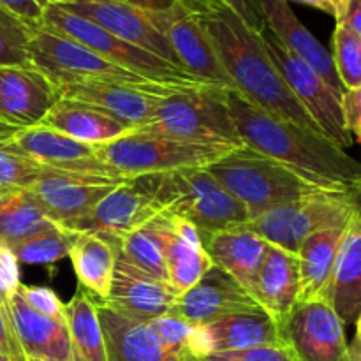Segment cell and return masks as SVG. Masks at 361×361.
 Here are the masks:
<instances>
[{
  "label": "cell",
  "instance_id": "obj_1",
  "mask_svg": "<svg viewBox=\"0 0 361 361\" xmlns=\"http://www.w3.org/2000/svg\"><path fill=\"white\" fill-rule=\"evenodd\" d=\"M228 106L242 145L317 189L361 190L360 162L324 134L268 115L235 90H229Z\"/></svg>",
  "mask_w": 361,
  "mask_h": 361
},
{
  "label": "cell",
  "instance_id": "obj_2",
  "mask_svg": "<svg viewBox=\"0 0 361 361\" xmlns=\"http://www.w3.org/2000/svg\"><path fill=\"white\" fill-rule=\"evenodd\" d=\"M228 94V88L221 87L178 88L159 102L150 123L134 130L180 143L238 148L242 140L229 111Z\"/></svg>",
  "mask_w": 361,
  "mask_h": 361
},
{
  "label": "cell",
  "instance_id": "obj_3",
  "mask_svg": "<svg viewBox=\"0 0 361 361\" xmlns=\"http://www.w3.org/2000/svg\"><path fill=\"white\" fill-rule=\"evenodd\" d=\"M154 176V196L162 215L189 222L203 240L214 233L242 228L250 221L245 207L235 200L207 168L180 169Z\"/></svg>",
  "mask_w": 361,
  "mask_h": 361
},
{
  "label": "cell",
  "instance_id": "obj_4",
  "mask_svg": "<svg viewBox=\"0 0 361 361\" xmlns=\"http://www.w3.org/2000/svg\"><path fill=\"white\" fill-rule=\"evenodd\" d=\"M108 361H196L197 330L175 314L133 319L97 302Z\"/></svg>",
  "mask_w": 361,
  "mask_h": 361
},
{
  "label": "cell",
  "instance_id": "obj_5",
  "mask_svg": "<svg viewBox=\"0 0 361 361\" xmlns=\"http://www.w3.org/2000/svg\"><path fill=\"white\" fill-rule=\"evenodd\" d=\"M207 171L245 207L250 221L271 208L291 203L317 189L274 159L245 145L208 164Z\"/></svg>",
  "mask_w": 361,
  "mask_h": 361
},
{
  "label": "cell",
  "instance_id": "obj_6",
  "mask_svg": "<svg viewBox=\"0 0 361 361\" xmlns=\"http://www.w3.org/2000/svg\"><path fill=\"white\" fill-rule=\"evenodd\" d=\"M361 190L316 189L300 200L281 204L245 224L271 245L296 254L303 240L321 229L335 228L360 214Z\"/></svg>",
  "mask_w": 361,
  "mask_h": 361
},
{
  "label": "cell",
  "instance_id": "obj_7",
  "mask_svg": "<svg viewBox=\"0 0 361 361\" xmlns=\"http://www.w3.org/2000/svg\"><path fill=\"white\" fill-rule=\"evenodd\" d=\"M41 28L73 39V41L87 46L88 49L97 53L99 56H102L108 62L115 63V66L122 67L126 71H130V73L137 74V76L145 78L148 81L180 88L212 87V85L201 83L196 78L183 73L182 69L171 66L166 60L116 37L111 32L95 25L94 21L69 13V11L62 9L59 6H51V4L46 6Z\"/></svg>",
  "mask_w": 361,
  "mask_h": 361
},
{
  "label": "cell",
  "instance_id": "obj_8",
  "mask_svg": "<svg viewBox=\"0 0 361 361\" xmlns=\"http://www.w3.org/2000/svg\"><path fill=\"white\" fill-rule=\"evenodd\" d=\"M97 157L118 178L164 175L180 169L207 168L235 148L180 143L157 134L130 130L108 143L94 145Z\"/></svg>",
  "mask_w": 361,
  "mask_h": 361
},
{
  "label": "cell",
  "instance_id": "obj_9",
  "mask_svg": "<svg viewBox=\"0 0 361 361\" xmlns=\"http://www.w3.org/2000/svg\"><path fill=\"white\" fill-rule=\"evenodd\" d=\"M30 66L41 71L56 88L83 83H129L137 87H169L148 81L108 62L87 46L46 28L32 32L28 42Z\"/></svg>",
  "mask_w": 361,
  "mask_h": 361
},
{
  "label": "cell",
  "instance_id": "obj_10",
  "mask_svg": "<svg viewBox=\"0 0 361 361\" xmlns=\"http://www.w3.org/2000/svg\"><path fill=\"white\" fill-rule=\"evenodd\" d=\"M136 7L168 41L178 66L197 81L235 90L200 21L178 0H122Z\"/></svg>",
  "mask_w": 361,
  "mask_h": 361
},
{
  "label": "cell",
  "instance_id": "obj_11",
  "mask_svg": "<svg viewBox=\"0 0 361 361\" xmlns=\"http://www.w3.org/2000/svg\"><path fill=\"white\" fill-rule=\"evenodd\" d=\"M261 39H263V44L271 62L281 73L282 80L286 81L296 101L316 122L321 133L344 150L353 147L355 141H353L351 134L345 130L344 120H342L341 97L335 94L334 88L309 63L286 49L270 30L264 28L261 32Z\"/></svg>",
  "mask_w": 361,
  "mask_h": 361
},
{
  "label": "cell",
  "instance_id": "obj_12",
  "mask_svg": "<svg viewBox=\"0 0 361 361\" xmlns=\"http://www.w3.org/2000/svg\"><path fill=\"white\" fill-rule=\"evenodd\" d=\"M159 215H162V210L154 196V176H137L123 180L88 214L63 229L122 238L147 226Z\"/></svg>",
  "mask_w": 361,
  "mask_h": 361
},
{
  "label": "cell",
  "instance_id": "obj_13",
  "mask_svg": "<svg viewBox=\"0 0 361 361\" xmlns=\"http://www.w3.org/2000/svg\"><path fill=\"white\" fill-rule=\"evenodd\" d=\"M281 335L298 361H351L345 326L321 298L296 303Z\"/></svg>",
  "mask_w": 361,
  "mask_h": 361
},
{
  "label": "cell",
  "instance_id": "obj_14",
  "mask_svg": "<svg viewBox=\"0 0 361 361\" xmlns=\"http://www.w3.org/2000/svg\"><path fill=\"white\" fill-rule=\"evenodd\" d=\"M123 180L126 178H99L44 169L28 187V192L49 222L67 228L88 214Z\"/></svg>",
  "mask_w": 361,
  "mask_h": 361
},
{
  "label": "cell",
  "instance_id": "obj_15",
  "mask_svg": "<svg viewBox=\"0 0 361 361\" xmlns=\"http://www.w3.org/2000/svg\"><path fill=\"white\" fill-rule=\"evenodd\" d=\"M7 143L18 154L25 155L44 169L122 180L97 157L94 145L81 143L49 127L35 126L30 129L11 130Z\"/></svg>",
  "mask_w": 361,
  "mask_h": 361
},
{
  "label": "cell",
  "instance_id": "obj_16",
  "mask_svg": "<svg viewBox=\"0 0 361 361\" xmlns=\"http://www.w3.org/2000/svg\"><path fill=\"white\" fill-rule=\"evenodd\" d=\"M264 312L238 281L212 264L207 274L178 296L171 314L192 328H204L235 314Z\"/></svg>",
  "mask_w": 361,
  "mask_h": 361
},
{
  "label": "cell",
  "instance_id": "obj_17",
  "mask_svg": "<svg viewBox=\"0 0 361 361\" xmlns=\"http://www.w3.org/2000/svg\"><path fill=\"white\" fill-rule=\"evenodd\" d=\"M180 87H137L129 83H83L59 88L60 99L83 102L129 130L152 122L159 102Z\"/></svg>",
  "mask_w": 361,
  "mask_h": 361
},
{
  "label": "cell",
  "instance_id": "obj_18",
  "mask_svg": "<svg viewBox=\"0 0 361 361\" xmlns=\"http://www.w3.org/2000/svg\"><path fill=\"white\" fill-rule=\"evenodd\" d=\"M59 99V88L35 67L0 66V127L21 130L41 126Z\"/></svg>",
  "mask_w": 361,
  "mask_h": 361
},
{
  "label": "cell",
  "instance_id": "obj_19",
  "mask_svg": "<svg viewBox=\"0 0 361 361\" xmlns=\"http://www.w3.org/2000/svg\"><path fill=\"white\" fill-rule=\"evenodd\" d=\"M178 296L180 293L169 282L161 281L116 256L111 288L102 303L123 316L148 321L171 314Z\"/></svg>",
  "mask_w": 361,
  "mask_h": 361
},
{
  "label": "cell",
  "instance_id": "obj_20",
  "mask_svg": "<svg viewBox=\"0 0 361 361\" xmlns=\"http://www.w3.org/2000/svg\"><path fill=\"white\" fill-rule=\"evenodd\" d=\"M150 228L164 256L168 282L182 295L212 267L203 236L192 224L171 215H159L150 222Z\"/></svg>",
  "mask_w": 361,
  "mask_h": 361
},
{
  "label": "cell",
  "instance_id": "obj_21",
  "mask_svg": "<svg viewBox=\"0 0 361 361\" xmlns=\"http://www.w3.org/2000/svg\"><path fill=\"white\" fill-rule=\"evenodd\" d=\"M69 13L78 14L81 18L94 21L95 25L104 30L111 32L116 37L123 39L129 44L137 46L159 59L166 60L171 66H178L171 46L164 37L148 23L147 18L129 4L122 0H109V2H88V4H73V6H59ZM185 73V71H183Z\"/></svg>",
  "mask_w": 361,
  "mask_h": 361
},
{
  "label": "cell",
  "instance_id": "obj_22",
  "mask_svg": "<svg viewBox=\"0 0 361 361\" xmlns=\"http://www.w3.org/2000/svg\"><path fill=\"white\" fill-rule=\"evenodd\" d=\"M254 4L263 16L267 30H270L286 49L309 63L334 88L335 94L342 97L344 88L338 83L330 51L298 20L293 13L291 4L286 0H254Z\"/></svg>",
  "mask_w": 361,
  "mask_h": 361
},
{
  "label": "cell",
  "instance_id": "obj_23",
  "mask_svg": "<svg viewBox=\"0 0 361 361\" xmlns=\"http://www.w3.org/2000/svg\"><path fill=\"white\" fill-rule=\"evenodd\" d=\"M250 295L281 328L300 298L296 254L270 243L263 264L250 286Z\"/></svg>",
  "mask_w": 361,
  "mask_h": 361
},
{
  "label": "cell",
  "instance_id": "obj_24",
  "mask_svg": "<svg viewBox=\"0 0 361 361\" xmlns=\"http://www.w3.org/2000/svg\"><path fill=\"white\" fill-rule=\"evenodd\" d=\"M324 302L344 326H355L361 316V214L353 215L342 236L337 261Z\"/></svg>",
  "mask_w": 361,
  "mask_h": 361
},
{
  "label": "cell",
  "instance_id": "obj_25",
  "mask_svg": "<svg viewBox=\"0 0 361 361\" xmlns=\"http://www.w3.org/2000/svg\"><path fill=\"white\" fill-rule=\"evenodd\" d=\"M7 310L13 330L16 334L27 360L39 361H73L69 331L66 321L46 317L28 307L14 291L7 300Z\"/></svg>",
  "mask_w": 361,
  "mask_h": 361
},
{
  "label": "cell",
  "instance_id": "obj_26",
  "mask_svg": "<svg viewBox=\"0 0 361 361\" xmlns=\"http://www.w3.org/2000/svg\"><path fill=\"white\" fill-rule=\"evenodd\" d=\"M197 330L200 358L210 353L238 351L257 345L284 344L281 328L267 312H247L224 317Z\"/></svg>",
  "mask_w": 361,
  "mask_h": 361
},
{
  "label": "cell",
  "instance_id": "obj_27",
  "mask_svg": "<svg viewBox=\"0 0 361 361\" xmlns=\"http://www.w3.org/2000/svg\"><path fill=\"white\" fill-rule=\"evenodd\" d=\"M203 243L212 264L231 275L250 293V286L263 264L270 243L245 226L214 233L207 236Z\"/></svg>",
  "mask_w": 361,
  "mask_h": 361
},
{
  "label": "cell",
  "instance_id": "obj_28",
  "mask_svg": "<svg viewBox=\"0 0 361 361\" xmlns=\"http://www.w3.org/2000/svg\"><path fill=\"white\" fill-rule=\"evenodd\" d=\"M120 238L101 233H78L69 257L81 288L104 302L111 288Z\"/></svg>",
  "mask_w": 361,
  "mask_h": 361
},
{
  "label": "cell",
  "instance_id": "obj_29",
  "mask_svg": "<svg viewBox=\"0 0 361 361\" xmlns=\"http://www.w3.org/2000/svg\"><path fill=\"white\" fill-rule=\"evenodd\" d=\"M349 222L312 233L296 250L300 271L298 302L323 300Z\"/></svg>",
  "mask_w": 361,
  "mask_h": 361
},
{
  "label": "cell",
  "instance_id": "obj_30",
  "mask_svg": "<svg viewBox=\"0 0 361 361\" xmlns=\"http://www.w3.org/2000/svg\"><path fill=\"white\" fill-rule=\"evenodd\" d=\"M41 126L62 133L73 140L88 145H101L130 133L126 126L111 116L83 104V102L59 99L48 111Z\"/></svg>",
  "mask_w": 361,
  "mask_h": 361
},
{
  "label": "cell",
  "instance_id": "obj_31",
  "mask_svg": "<svg viewBox=\"0 0 361 361\" xmlns=\"http://www.w3.org/2000/svg\"><path fill=\"white\" fill-rule=\"evenodd\" d=\"M66 307L73 361H108L104 334L97 314V302L83 288H78Z\"/></svg>",
  "mask_w": 361,
  "mask_h": 361
},
{
  "label": "cell",
  "instance_id": "obj_32",
  "mask_svg": "<svg viewBox=\"0 0 361 361\" xmlns=\"http://www.w3.org/2000/svg\"><path fill=\"white\" fill-rule=\"evenodd\" d=\"M48 224L28 189H0V247L11 250Z\"/></svg>",
  "mask_w": 361,
  "mask_h": 361
},
{
  "label": "cell",
  "instance_id": "obj_33",
  "mask_svg": "<svg viewBox=\"0 0 361 361\" xmlns=\"http://www.w3.org/2000/svg\"><path fill=\"white\" fill-rule=\"evenodd\" d=\"M78 233L49 222L11 249L20 264H51L69 256Z\"/></svg>",
  "mask_w": 361,
  "mask_h": 361
},
{
  "label": "cell",
  "instance_id": "obj_34",
  "mask_svg": "<svg viewBox=\"0 0 361 361\" xmlns=\"http://www.w3.org/2000/svg\"><path fill=\"white\" fill-rule=\"evenodd\" d=\"M118 256L140 270L168 282L164 256H162L157 236H155L154 229L150 228V222L120 238Z\"/></svg>",
  "mask_w": 361,
  "mask_h": 361
},
{
  "label": "cell",
  "instance_id": "obj_35",
  "mask_svg": "<svg viewBox=\"0 0 361 361\" xmlns=\"http://www.w3.org/2000/svg\"><path fill=\"white\" fill-rule=\"evenodd\" d=\"M331 46L330 55L338 83L344 90L361 88V35L344 25H335Z\"/></svg>",
  "mask_w": 361,
  "mask_h": 361
},
{
  "label": "cell",
  "instance_id": "obj_36",
  "mask_svg": "<svg viewBox=\"0 0 361 361\" xmlns=\"http://www.w3.org/2000/svg\"><path fill=\"white\" fill-rule=\"evenodd\" d=\"M34 28L0 7V66H30L28 42Z\"/></svg>",
  "mask_w": 361,
  "mask_h": 361
},
{
  "label": "cell",
  "instance_id": "obj_37",
  "mask_svg": "<svg viewBox=\"0 0 361 361\" xmlns=\"http://www.w3.org/2000/svg\"><path fill=\"white\" fill-rule=\"evenodd\" d=\"M11 129L0 127V189L2 187H16V189H28L35 180L41 176L44 168L35 164L25 155L18 154L9 143Z\"/></svg>",
  "mask_w": 361,
  "mask_h": 361
},
{
  "label": "cell",
  "instance_id": "obj_38",
  "mask_svg": "<svg viewBox=\"0 0 361 361\" xmlns=\"http://www.w3.org/2000/svg\"><path fill=\"white\" fill-rule=\"evenodd\" d=\"M196 361H298L286 344L257 345V348L238 349V351L210 353Z\"/></svg>",
  "mask_w": 361,
  "mask_h": 361
},
{
  "label": "cell",
  "instance_id": "obj_39",
  "mask_svg": "<svg viewBox=\"0 0 361 361\" xmlns=\"http://www.w3.org/2000/svg\"><path fill=\"white\" fill-rule=\"evenodd\" d=\"M18 295L25 300L28 307L37 310L39 314L46 317H51L56 321H66V307L60 302L59 296L49 288L42 286H25L20 284L16 289Z\"/></svg>",
  "mask_w": 361,
  "mask_h": 361
},
{
  "label": "cell",
  "instance_id": "obj_40",
  "mask_svg": "<svg viewBox=\"0 0 361 361\" xmlns=\"http://www.w3.org/2000/svg\"><path fill=\"white\" fill-rule=\"evenodd\" d=\"M341 109L344 127L353 141L361 140V88L344 90L341 97Z\"/></svg>",
  "mask_w": 361,
  "mask_h": 361
},
{
  "label": "cell",
  "instance_id": "obj_41",
  "mask_svg": "<svg viewBox=\"0 0 361 361\" xmlns=\"http://www.w3.org/2000/svg\"><path fill=\"white\" fill-rule=\"evenodd\" d=\"M46 6L48 4L44 0H0V7L13 13L34 30L42 27Z\"/></svg>",
  "mask_w": 361,
  "mask_h": 361
},
{
  "label": "cell",
  "instance_id": "obj_42",
  "mask_svg": "<svg viewBox=\"0 0 361 361\" xmlns=\"http://www.w3.org/2000/svg\"><path fill=\"white\" fill-rule=\"evenodd\" d=\"M0 353L11 361H27L11 324L7 303H0Z\"/></svg>",
  "mask_w": 361,
  "mask_h": 361
},
{
  "label": "cell",
  "instance_id": "obj_43",
  "mask_svg": "<svg viewBox=\"0 0 361 361\" xmlns=\"http://www.w3.org/2000/svg\"><path fill=\"white\" fill-rule=\"evenodd\" d=\"M226 4H228V6L242 18L243 23L249 28H252L254 32L261 34V32L267 28L264 27L263 16H261L259 9L256 7L254 0H226Z\"/></svg>",
  "mask_w": 361,
  "mask_h": 361
},
{
  "label": "cell",
  "instance_id": "obj_44",
  "mask_svg": "<svg viewBox=\"0 0 361 361\" xmlns=\"http://www.w3.org/2000/svg\"><path fill=\"white\" fill-rule=\"evenodd\" d=\"M337 25H344L345 28L361 35V0H348Z\"/></svg>",
  "mask_w": 361,
  "mask_h": 361
},
{
  "label": "cell",
  "instance_id": "obj_45",
  "mask_svg": "<svg viewBox=\"0 0 361 361\" xmlns=\"http://www.w3.org/2000/svg\"><path fill=\"white\" fill-rule=\"evenodd\" d=\"M286 2H295L302 4V6L314 7V9H319L323 13L334 16L335 21H337L342 16V13H344V7L348 4V0H286Z\"/></svg>",
  "mask_w": 361,
  "mask_h": 361
},
{
  "label": "cell",
  "instance_id": "obj_46",
  "mask_svg": "<svg viewBox=\"0 0 361 361\" xmlns=\"http://www.w3.org/2000/svg\"><path fill=\"white\" fill-rule=\"evenodd\" d=\"M356 334L351 342H348V356L351 361H361V335H360V323L355 324Z\"/></svg>",
  "mask_w": 361,
  "mask_h": 361
},
{
  "label": "cell",
  "instance_id": "obj_47",
  "mask_svg": "<svg viewBox=\"0 0 361 361\" xmlns=\"http://www.w3.org/2000/svg\"><path fill=\"white\" fill-rule=\"evenodd\" d=\"M51 6H73V4H88V2H109V0H44Z\"/></svg>",
  "mask_w": 361,
  "mask_h": 361
},
{
  "label": "cell",
  "instance_id": "obj_48",
  "mask_svg": "<svg viewBox=\"0 0 361 361\" xmlns=\"http://www.w3.org/2000/svg\"><path fill=\"white\" fill-rule=\"evenodd\" d=\"M0 361H11L9 358H7L6 355H2V353H0Z\"/></svg>",
  "mask_w": 361,
  "mask_h": 361
},
{
  "label": "cell",
  "instance_id": "obj_49",
  "mask_svg": "<svg viewBox=\"0 0 361 361\" xmlns=\"http://www.w3.org/2000/svg\"><path fill=\"white\" fill-rule=\"evenodd\" d=\"M0 303H7V302H6V300H4V298H2V295H0Z\"/></svg>",
  "mask_w": 361,
  "mask_h": 361
},
{
  "label": "cell",
  "instance_id": "obj_50",
  "mask_svg": "<svg viewBox=\"0 0 361 361\" xmlns=\"http://www.w3.org/2000/svg\"><path fill=\"white\" fill-rule=\"evenodd\" d=\"M27 361H39V360H27Z\"/></svg>",
  "mask_w": 361,
  "mask_h": 361
}]
</instances>
